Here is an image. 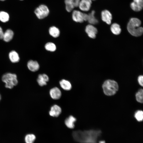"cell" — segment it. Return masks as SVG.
Returning <instances> with one entry per match:
<instances>
[{
  "mask_svg": "<svg viewBox=\"0 0 143 143\" xmlns=\"http://www.w3.org/2000/svg\"><path fill=\"white\" fill-rule=\"evenodd\" d=\"M102 133L100 130H78L73 132L72 136L74 140L79 143H97Z\"/></svg>",
  "mask_w": 143,
  "mask_h": 143,
  "instance_id": "1",
  "label": "cell"
},
{
  "mask_svg": "<svg viewBox=\"0 0 143 143\" xmlns=\"http://www.w3.org/2000/svg\"><path fill=\"white\" fill-rule=\"evenodd\" d=\"M141 21L136 18H131L127 25V29L129 32L132 35L135 37L141 36L143 33V28L140 26Z\"/></svg>",
  "mask_w": 143,
  "mask_h": 143,
  "instance_id": "2",
  "label": "cell"
},
{
  "mask_svg": "<svg viewBox=\"0 0 143 143\" xmlns=\"http://www.w3.org/2000/svg\"><path fill=\"white\" fill-rule=\"evenodd\" d=\"M104 93L106 95L111 96L114 95L118 90L119 86L117 82L111 80L105 81L102 85Z\"/></svg>",
  "mask_w": 143,
  "mask_h": 143,
  "instance_id": "3",
  "label": "cell"
},
{
  "mask_svg": "<svg viewBox=\"0 0 143 143\" xmlns=\"http://www.w3.org/2000/svg\"><path fill=\"white\" fill-rule=\"evenodd\" d=\"M2 79L5 83L6 88L11 89L18 83L16 75L10 73H6L3 75Z\"/></svg>",
  "mask_w": 143,
  "mask_h": 143,
  "instance_id": "4",
  "label": "cell"
},
{
  "mask_svg": "<svg viewBox=\"0 0 143 143\" xmlns=\"http://www.w3.org/2000/svg\"><path fill=\"white\" fill-rule=\"evenodd\" d=\"M49 12V10L48 7L44 4L40 5L34 11L35 14L39 19H42L47 17Z\"/></svg>",
  "mask_w": 143,
  "mask_h": 143,
  "instance_id": "5",
  "label": "cell"
},
{
  "mask_svg": "<svg viewBox=\"0 0 143 143\" xmlns=\"http://www.w3.org/2000/svg\"><path fill=\"white\" fill-rule=\"evenodd\" d=\"M72 18L74 21L82 23L84 21L87 20L88 14L83 13L78 10H74L72 12Z\"/></svg>",
  "mask_w": 143,
  "mask_h": 143,
  "instance_id": "6",
  "label": "cell"
},
{
  "mask_svg": "<svg viewBox=\"0 0 143 143\" xmlns=\"http://www.w3.org/2000/svg\"><path fill=\"white\" fill-rule=\"evenodd\" d=\"M51 97L53 100H58L61 97L62 93L60 89L57 87L51 88L49 91Z\"/></svg>",
  "mask_w": 143,
  "mask_h": 143,
  "instance_id": "7",
  "label": "cell"
},
{
  "mask_svg": "<svg viewBox=\"0 0 143 143\" xmlns=\"http://www.w3.org/2000/svg\"><path fill=\"white\" fill-rule=\"evenodd\" d=\"M62 109L60 106L56 104L52 106L51 108L49 113L50 115L53 117H57L61 114Z\"/></svg>",
  "mask_w": 143,
  "mask_h": 143,
  "instance_id": "8",
  "label": "cell"
},
{
  "mask_svg": "<svg viewBox=\"0 0 143 143\" xmlns=\"http://www.w3.org/2000/svg\"><path fill=\"white\" fill-rule=\"evenodd\" d=\"M85 31L88 36L92 38H95L97 32V29L91 24L88 25L86 26Z\"/></svg>",
  "mask_w": 143,
  "mask_h": 143,
  "instance_id": "9",
  "label": "cell"
},
{
  "mask_svg": "<svg viewBox=\"0 0 143 143\" xmlns=\"http://www.w3.org/2000/svg\"><path fill=\"white\" fill-rule=\"evenodd\" d=\"M91 0H80L78 7L82 11H88L91 7Z\"/></svg>",
  "mask_w": 143,
  "mask_h": 143,
  "instance_id": "10",
  "label": "cell"
},
{
  "mask_svg": "<svg viewBox=\"0 0 143 143\" xmlns=\"http://www.w3.org/2000/svg\"><path fill=\"white\" fill-rule=\"evenodd\" d=\"M101 19L102 21L107 24H110L112 19V16L110 12L108 10H105L101 13Z\"/></svg>",
  "mask_w": 143,
  "mask_h": 143,
  "instance_id": "11",
  "label": "cell"
},
{
  "mask_svg": "<svg viewBox=\"0 0 143 143\" xmlns=\"http://www.w3.org/2000/svg\"><path fill=\"white\" fill-rule=\"evenodd\" d=\"M49 80L48 76L46 74H41L38 75L37 80L38 84L41 86L47 85V83Z\"/></svg>",
  "mask_w": 143,
  "mask_h": 143,
  "instance_id": "12",
  "label": "cell"
},
{
  "mask_svg": "<svg viewBox=\"0 0 143 143\" xmlns=\"http://www.w3.org/2000/svg\"><path fill=\"white\" fill-rule=\"evenodd\" d=\"M27 67L32 72L37 71L39 68L38 62L37 61L32 60L28 61L27 63Z\"/></svg>",
  "mask_w": 143,
  "mask_h": 143,
  "instance_id": "13",
  "label": "cell"
},
{
  "mask_svg": "<svg viewBox=\"0 0 143 143\" xmlns=\"http://www.w3.org/2000/svg\"><path fill=\"white\" fill-rule=\"evenodd\" d=\"M76 119L72 115L69 116L65 119V124L66 126L70 129H73L75 127L74 123Z\"/></svg>",
  "mask_w": 143,
  "mask_h": 143,
  "instance_id": "14",
  "label": "cell"
},
{
  "mask_svg": "<svg viewBox=\"0 0 143 143\" xmlns=\"http://www.w3.org/2000/svg\"><path fill=\"white\" fill-rule=\"evenodd\" d=\"M14 35V32L12 30L7 29L4 32L2 39L5 42H9L13 39Z\"/></svg>",
  "mask_w": 143,
  "mask_h": 143,
  "instance_id": "15",
  "label": "cell"
},
{
  "mask_svg": "<svg viewBox=\"0 0 143 143\" xmlns=\"http://www.w3.org/2000/svg\"><path fill=\"white\" fill-rule=\"evenodd\" d=\"M8 57L10 61L13 63H17L20 60L18 53L14 50L11 51L9 53Z\"/></svg>",
  "mask_w": 143,
  "mask_h": 143,
  "instance_id": "16",
  "label": "cell"
},
{
  "mask_svg": "<svg viewBox=\"0 0 143 143\" xmlns=\"http://www.w3.org/2000/svg\"><path fill=\"white\" fill-rule=\"evenodd\" d=\"M59 84L61 87L64 90L68 91L72 89V84L71 83L67 80L62 79L60 81Z\"/></svg>",
  "mask_w": 143,
  "mask_h": 143,
  "instance_id": "17",
  "label": "cell"
},
{
  "mask_svg": "<svg viewBox=\"0 0 143 143\" xmlns=\"http://www.w3.org/2000/svg\"><path fill=\"white\" fill-rule=\"evenodd\" d=\"M143 2H138L133 1L130 4V7L132 9L135 11H139L142 8Z\"/></svg>",
  "mask_w": 143,
  "mask_h": 143,
  "instance_id": "18",
  "label": "cell"
},
{
  "mask_svg": "<svg viewBox=\"0 0 143 143\" xmlns=\"http://www.w3.org/2000/svg\"><path fill=\"white\" fill-rule=\"evenodd\" d=\"M95 11H92L88 15L87 21L89 23L91 24H95L98 23V20L95 16Z\"/></svg>",
  "mask_w": 143,
  "mask_h": 143,
  "instance_id": "19",
  "label": "cell"
},
{
  "mask_svg": "<svg viewBox=\"0 0 143 143\" xmlns=\"http://www.w3.org/2000/svg\"><path fill=\"white\" fill-rule=\"evenodd\" d=\"M50 34L54 38H56L59 36L60 31L58 28L55 26L50 27L49 30Z\"/></svg>",
  "mask_w": 143,
  "mask_h": 143,
  "instance_id": "20",
  "label": "cell"
},
{
  "mask_svg": "<svg viewBox=\"0 0 143 143\" xmlns=\"http://www.w3.org/2000/svg\"><path fill=\"white\" fill-rule=\"evenodd\" d=\"M110 29L112 32L116 35L119 34L121 32L120 25L116 23H113L111 25Z\"/></svg>",
  "mask_w": 143,
  "mask_h": 143,
  "instance_id": "21",
  "label": "cell"
},
{
  "mask_svg": "<svg viewBox=\"0 0 143 143\" xmlns=\"http://www.w3.org/2000/svg\"><path fill=\"white\" fill-rule=\"evenodd\" d=\"M65 3L66 9L68 12H70L73 10L74 7L73 0H65Z\"/></svg>",
  "mask_w": 143,
  "mask_h": 143,
  "instance_id": "22",
  "label": "cell"
},
{
  "mask_svg": "<svg viewBox=\"0 0 143 143\" xmlns=\"http://www.w3.org/2000/svg\"><path fill=\"white\" fill-rule=\"evenodd\" d=\"M9 16L8 14L4 11L0 12V21L3 23H6L9 19Z\"/></svg>",
  "mask_w": 143,
  "mask_h": 143,
  "instance_id": "23",
  "label": "cell"
},
{
  "mask_svg": "<svg viewBox=\"0 0 143 143\" xmlns=\"http://www.w3.org/2000/svg\"><path fill=\"white\" fill-rule=\"evenodd\" d=\"M35 139V136L34 134H29L26 136L25 140L26 143H33Z\"/></svg>",
  "mask_w": 143,
  "mask_h": 143,
  "instance_id": "24",
  "label": "cell"
},
{
  "mask_svg": "<svg viewBox=\"0 0 143 143\" xmlns=\"http://www.w3.org/2000/svg\"><path fill=\"white\" fill-rule=\"evenodd\" d=\"M136 98L137 101L140 103H142L143 101V90L142 89H140L136 93Z\"/></svg>",
  "mask_w": 143,
  "mask_h": 143,
  "instance_id": "25",
  "label": "cell"
},
{
  "mask_svg": "<svg viewBox=\"0 0 143 143\" xmlns=\"http://www.w3.org/2000/svg\"><path fill=\"white\" fill-rule=\"evenodd\" d=\"M45 47L47 50L51 52L54 51L56 49V47L55 44L54 43L51 42L47 43L45 45Z\"/></svg>",
  "mask_w": 143,
  "mask_h": 143,
  "instance_id": "26",
  "label": "cell"
},
{
  "mask_svg": "<svg viewBox=\"0 0 143 143\" xmlns=\"http://www.w3.org/2000/svg\"><path fill=\"white\" fill-rule=\"evenodd\" d=\"M134 117L137 121L140 122L142 121L143 119V112L141 110L136 111L135 113Z\"/></svg>",
  "mask_w": 143,
  "mask_h": 143,
  "instance_id": "27",
  "label": "cell"
},
{
  "mask_svg": "<svg viewBox=\"0 0 143 143\" xmlns=\"http://www.w3.org/2000/svg\"><path fill=\"white\" fill-rule=\"evenodd\" d=\"M138 81L139 84L142 86L143 85V76L140 75L138 76Z\"/></svg>",
  "mask_w": 143,
  "mask_h": 143,
  "instance_id": "28",
  "label": "cell"
},
{
  "mask_svg": "<svg viewBox=\"0 0 143 143\" xmlns=\"http://www.w3.org/2000/svg\"><path fill=\"white\" fill-rule=\"evenodd\" d=\"M74 6L75 7H78L80 0H73Z\"/></svg>",
  "mask_w": 143,
  "mask_h": 143,
  "instance_id": "29",
  "label": "cell"
},
{
  "mask_svg": "<svg viewBox=\"0 0 143 143\" xmlns=\"http://www.w3.org/2000/svg\"><path fill=\"white\" fill-rule=\"evenodd\" d=\"M4 32L2 28L0 26V39H2Z\"/></svg>",
  "mask_w": 143,
  "mask_h": 143,
  "instance_id": "30",
  "label": "cell"
},
{
  "mask_svg": "<svg viewBox=\"0 0 143 143\" xmlns=\"http://www.w3.org/2000/svg\"><path fill=\"white\" fill-rule=\"evenodd\" d=\"M99 143H106V142L105 140H102L99 141Z\"/></svg>",
  "mask_w": 143,
  "mask_h": 143,
  "instance_id": "31",
  "label": "cell"
},
{
  "mask_svg": "<svg viewBox=\"0 0 143 143\" xmlns=\"http://www.w3.org/2000/svg\"><path fill=\"white\" fill-rule=\"evenodd\" d=\"M133 1L138 2H143V0H133Z\"/></svg>",
  "mask_w": 143,
  "mask_h": 143,
  "instance_id": "32",
  "label": "cell"
},
{
  "mask_svg": "<svg viewBox=\"0 0 143 143\" xmlns=\"http://www.w3.org/2000/svg\"><path fill=\"white\" fill-rule=\"evenodd\" d=\"M1 95L0 94V100H1Z\"/></svg>",
  "mask_w": 143,
  "mask_h": 143,
  "instance_id": "33",
  "label": "cell"
},
{
  "mask_svg": "<svg viewBox=\"0 0 143 143\" xmlns=\"http://www.w3.org/2000/svg\"><path fill=\"white\" fill-rule=\"evenodd\" d=\"M0 1H5L6 0H0Z\"/></svg>",
  "mask_w": 143,
  "mask_h": 143,
  "instance_id": "34",
  "label": "cell"
},
{
  "mask_svg": "<svg viewBox=\"0 0 143 143\" xmlns=\"http://www.w3.org/2000/svg\"><path fill=\"white\" fill-rule=\"evenodd\" d=\"M91 1H92V0H93V1H94V0H91Z\"/></svg>",
  "mask_w": 143,
  "mask_h": 143,
  "instance_id": "35",
  "label": "cell"
},
{
  "mask_svg": "<svg viewBox=\"0 0 143 143\" xmlns=\"http://www.w3.org/2000/svg\"><path fill=\"white\" fill-rule=\"evenodd\" d=\"M20 0L22 1V0Z\"/></svg>",
  "mask_w": 143,
  "mask_h": 143,
  "instance_id": "36",
  "label": "cell"
}]
</instances>
